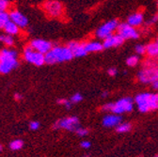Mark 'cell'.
I'll list each match as a JSON object with an SVG mask.
<instances>
[{"instance_id": "cell-20", "label": "cell", "mask_w": 158, "mask_h": 157, "mask_svg": "<svg viewBox=\"0 0 158 157\" xmlns=\"http://www.w3.org/2000/svg\"><path fill=\"white\" fill-rule=\"evenodd\" d=\"M131 129H132V125L131 123H128V122H122L116 127V131L120 134L128 133L129 131H131Z\"/></svg>"}, {"instance_id": "cell-15", "label": "cell", "mask_w": 158, "mask_h": 157, "mask_svg": "<svg viewBox=\"0 0 158 157\" xmlns=\"http://www.w3.org/2000/svg\"><path fill=\"white\" fill-rule=\"evenodd\" d=\"M122 117L117 114H109L104 117L103 119V125L106 128L117 127L120 123H122Z\"/></svg>"}, {"instance_id": "cell-16", "label": "cell", "mask_w": 158, "mask_h": 157, "mask_svg": "<svg viewBox=\"0 0 158 157\" xmlns=\"http://www.w3.org/2000/svg\"><path fill=\"white\" fill-rule=\"evenodd\" d=\"M143 20H144V16L143 13L141 12H135L133 14H131L128 18H127V24L136 27H139L143 24Z\"/></svg>"}, {"instance_id": "cell-2", "label": "cell", "mask_w": 158, "mask_h": 157, "mask_svg": "<svg viewBox=\"0 0 158 157\" xmlns=\"http://www.w3.org/2000/svg\"><path fill=\"white\" fill-rule=\"evenodd\" d=\"M73 57V55L68 46H54L45 55V63L56 64L69 61Z\"/></svg>"}, {"instance_id": "cell-21", "label": "cell", "mask_w": 158, "mask_h": 157, "mask_svg": "<svg viewBox=\"0 0 158 157\" xmlns=\"http://www.w3.org/2000/svg\"><path fill=\"white\" fill-rule=\"evenodd\" d=\"M0 42L3 43L7 46H12L14 44V39L10 35H1L0 36Z\"/></svg>"}, {"instance_id": "cell-30", "label": "cell", "mask_w": 158, "mask_h": 157, "mask_svg": "<svg viewBox=\"0 0 158 157\" xmlns=\"http://www.w3.org/2000/svg\"><path fill=\"white\" fill-rule=\"evenodd\" d=\"M28 126H29V129H30V130H32V131H37V130L40 128V126H41V124H40V122H37V121H33V122H29Z\"/></svg>"}, {"instance_id": "cell-35", "label": "cell", "mask_w": 158, "mask_h": 157, "mask_svg": "<svg viewBox=\"0 0 158 157\" xmlns=\"http://www.w3.org/2000/svg\"><path fill=\"white\" fill-rule=\"evenodd\" d=\"M108 95V92H106V91H105L103 94H102V97H106Z\"/></svg>"}, {"instance_id": "cell-9", "label": "cell", "mask_w": 158, "mask_h": 157, "mask_svg": "<svg viewBox=\"0 0 158 157\" xmlns=\"http://www.w3.org/2000/svg\"><path fill=\"white\" fill-rule=\"evenodd\" d=\"M117 33L120 35L123 40H136L139 38V32L135 27L128 25L127 23L118 24L117 27Z\"/></svg>"}, {"instance_id": "cell-10", "label": "cell", "mask_w": 158, "mask_h": 157, "mask_svg": "<svg viewBox=\"0 0 158 157\" xmlns=\"http://www.w3.org/2000/svg\"><path fill=\"white\" fill-rule=\"evenodd\" d=\"M118 26V22L117 20H110L106 23L103 24L100 27H98L96 30V37L99 39L105 40L106 38L111 36L114 34L115 31H117V27Z\"/></svg>"}, {"instance_id": "cell-34", "label": "cell", "mask_w": 158, "mask_h": 157, "mask_svg": "<svg viewBox=\"0 0 158 157\" xmlns=\"http://www.w3.org/2000/svg\"><path fill=\"white\" fill-rule=\"evenodd\" d=\"M152 88H153L154 89H157V90H158V81L152 83Z\"/></svg>"}, {"instance_id": "cell-23", "label": "cell", "mask_w": 158, "mask_h": 157, "mask_svg": "<svg viewBox=\"0 0 158 157\" xmlns=\"http://www.w3.org/2000/svg\"><path fill=\"white\" fill-rule=\"evenodd\" d=\"M9 21H10V13H8L7 11L0 12V28H3Z\"/></svg>"}, {"instance_id": "cell-24", "label": "cell", "mask_w": 158, "mask_h": 157, "mask_svg": "<svg viewBox=\"0 0 158 157\" xmlns=\"http://www.w3.org/2000/svg\"><path fill=\"white\" fill-rule=\"evenodd\" d=\"M138 61H139L138 56H131L126 60V64L130 67H135L138 64Z\"/></svg>"}, {"instance_id": "cell-18", "label": "cell", "mask_w": 158, "mask_h": 157, "mask_svg": "<svg viewBox=\"0 0 158 157\" xmlns=\"http://www.w3.org/2000/svg\"><path fill=\"white\" fill-rule=\"evenodd\" d=\"M86 49L88 53H96L100 52L104 49L103 43L99 42H89L86 43Z\"/></svg>"}, {"instance_id": "cell-37", "label": "cell", "mask_w": 158, "mask_h": 157, "mask_svg": "<svg viewBox=\"0 0 158 157\" xmlns=\"http://www.w3.org/2000/svg\"><path fill=\"white\" fill-rule=\"evenodd\" d=\"M155 43H157V44H158V38H157V39H156V41H155Z\"/></svg>"}, {"instance_id": "cell-14", "label": "cell", "mask_w": 158, "mask_h": 157, "mask_svg": "<svg viewBox=\"0 0 158 157\" xmlns=\"http://www.w3.org/2000/svg\"><path fill=\"white\" fill-rule=\"evenodd\" d=\"M123 42H124L123 39L117 33V34H113V35L106 38L103 42V46L106 49L118 47V46H121L123 43Z\"/></svg>"}, {"instance_id": "cell-27", "label": "cell", "mask_w": 158, "mask_h": 157, "mask_svg": "<svg viewBox=\"0 0 158 157\" xmlns=\"http://www.w3.org/2000/svg\"><path fill=\"white\" fill-rule=\"evenodd\" d=\"M10 7L9 0H0V12L6 11Z\"/></svg>"}, {"instance_id": "cell-28", "label": "cell", "mask_w": 158, "mask_h": 157, "mask_svg": "<svg viewBox=\"0 0 158 157\" xmlns=\"http://www.w3.org/2000/svg\"><path fill=\"white\" fill-rule=\"evenodd\" d=\"M57 104L61 105H64L67 109H70L72 107V102L68 99H58L57 100Z\"/></svg>"}, {"instance_id": "cell-39", "label": "cell", "mask_w": 158, "mask_h": 157, "mask_svg": "<svg viewBox=\"0 0 158 157\" xmlns=\"http://www.w3.org/2000/svg\"><path fill=\"white\" fill-rule=\"evenodd\" d=\"M157 7H158V3H157ZM157 15H158V14H157Z\"/></svg>"}, {"instance_id": "cell-38", "label": "cell", "mask_w": 158, "mask_h": 157, "mask_svg": "<svg viewBox=\"0 0 158 157\" xmlns=\"http://www.w3.org/2000/svg\"><path fill=\"white\" fill-rule=\"evenodd\" d=\"M82 157H89V155H87V154H86V155H83Z\"/></svg>"}, {"instance_id": "cell-6", "label": "cell", "mask_w": 158, "mask_h": 157, "mask_svg": "<svg viewBox=\"0 0 158 157\" xmlns=\"http://www.w3.org/2000/svg\"><path fill=\"white\" fill-rule=\"evenodd\" d=\"M24 58L25 60L35 66H43L45 63V55L35 51L30 45L25 48Z\"/></svg>"}, {"instance_id": "cell-22", "label": "cell", "mask_w": 158, "mask_h": 157, "mask_svg": "<svg viewBox=\"0 0 158 157\" xmlns=\"http://www.w3.org/2000/svg\"><path fill=\"white\" fill-rule=\"evenodd\" d=\"M23 146H24V141L21 140V139H15V140H12L10 143V148L12 151H19V150H21L23 148Z\"/></svg>"}, {"instance_id": "cell-3", "label": "cell", "mask_w": 158, "mask_h": 157, "mask_svg": "<svg viewBox=\"0 0 158 157\" xmlns=\"http://www.w3.org/2000/svg\"><path fill=\"white\" fill-rule=\"evenodd\" d=\"M18 54L14 50L2 49L0 51V73H9L18 66Z\"/></svg>"}, {"instance_id": "cell-19", "label": "cell", "mask_w": 158, "mask_h": 157, "mask_svg": "<svg viewBox=\"0 0 158 157\" xmlns=\"http://www.w3.org/2000/svg\"><path fill=\"white\" fill-rule=\"evenodd\" d=\"M146 54L150 57H158V44L154 43H151L146 46Z\"/></svg>"}, {"instance_id": "cell-40", "label": "cell", "mask_w": 158, "mask_h": 157, "mask_svg": "<svg viewBox=\"0 0 158 157\" xmlns=\"http://www.w3.org/2000/svg\"><path fill=\"white\" fill-rule=\"evenodd\" d=\"M156 157H158V155H157V156H156Z\"/></svg>"}, {"instance_id": "cell-31", "label": "cell", "mask_w": 158, "mask_h": 157, "mask_svg": "<svg viewBox=\"0 0 158 157\" xmlns=\"http://www.w3.org/2000/svg\"><path fill=\"white\" fill-rule=\"evenodd\" d=\"M80 146H81V148L88 150V149H89V148H90L91 143H90L89 141H88V140H84V141H82V142L80 143Z\"/></svg>"}, {"instance_id": "cell-33", "label": "cell", "mask_w": 158, "mask_h": 157, "mask_svg": "<svg viewBox=\"0 0 158 157\" xmlns=\"http://www.w3.org/2000/svg\"><path fill=\"white\" fill-rule=\"evenodd\" d=\"M14 99L16 101H20V100H22L23 99V96L21 94H19V93H15L14 94Z\"/></svg>"}, {"instance_id": "cell-13", "label": "cell", "mask_w": 158, "mask_h": 157, "mask_svg": "<svg viewBox=\"0 0 158 157\" xmlns=\"http://www.w3.org/2000/svg\"><path fill=\"white\" fill-rule=\"evenodd\" d=\"M70 50L72 51L73 57H82L85 56L87 54H89L87 52L86 49V43H77V42H71L68 43L67 45Z\"/></svg>"}, {"instance_id": "cell-12", "label": "cell", "mask_w": 158, "mask_h": 157, "mask_svg": "<svg viewBox=\"0 0 158 157\" xmlns=\"http://www.w3.org/2000/svg\"><path fill=\"white\" fill-rule=\"evenodd\" d=\"M10 20L16 24L20 28H25L28 25L27 18L19 10H13L10 12Z\"/></svg>"}, {"instance_id": "cell-32", "label": "cell", "mask_w": 158, "mask_h": 157, "mask_svg": "<svg viewBox=\"0 0 158 157\" xmlns=\"http://www.w3.org/2000/svg\"><path fill=\"white\" fill-rule=\"evenodd\" d=\"M117 72H118V71H117L116 68H110V69H108V71H107V73H108L110 76H115V75H117Z\"/></svg>"}, {"instance_id": "cell-25", "label": "cell", "mask_w": 158, "mask_h": 157, "mask_svg": "<svg viewBox=\"0 0 158 157\" xmlns=\"http://www.w3.org/2000/svg\"><path fill=\"white\" fill-rule=\"evenodd\" d=\"M82 100H83V96L80 93H75L70 98V101L72 102V104H78Z\"/></svg>"}, {"instance_id": "cell-7", "label": "cell", "mask_w": 158, "mask_h": 157, "mask_svg": "<svg viewBox=\"0 0 158 157\" xmlns=\"http://www.w3.org/2000/svg\"><path fill=\"white\" fill-rule=\"evenodd\" d=\"M138 80L143 84H150L158 81V67L148 66L138 72Z\"/></svg>"}, {"instance_id": "cell-11", "label": "cell", "mask_w": 158, "mask_h": 157, "mask_svg": "<svg viewBox=\"0 0 158 157\" xmlns=\"http://www.w3.org/2000/svg\"><path fill=\"white\" fill-rule=\"evenodd\" d=\"M35 51L42 53L44 55H46L52 48V43L48 41L45 40H42V39H37V40H33L30 42L29 44Z\"/></svg>"}, {"instance_id": "cell-1", "label": "cell", "mask_w": 158, "mask_h": 157, "mask_svg": "<svg viewBox=\"0 0 158 157\" xmlns=\"http://www.w3.org/2000/svg\"><path fill=\"white\" fill-rule=\"evenodd\" d=\"M137 109L141 113L158 109V93L144 92L137 94L135 98Z\"/></svg>"}, {"instance_id": "cell-36", "label": "cell", "mask_w": 158, "mask_h": 157, "mask_svg": "<svg viewBox=\"0 0 158 157\" xmlns=\"http://www.w3.org/2000/svg\"><path fill=\"white\" fill-rule=\"evenodd\" d=\"M3 151V146L0 144V151Z\"/></svg>"}, {"instance_id": "cell-29", "label": "cell", "mask_w": 158, "mask_h": 157, "mask_svg": "<svg viewBox=\"0 0 158 157\" xmlns=\"http://www.w3.org/2000/svg\"><path fill=\"white\" fill-rule=\"evenodd\" d=\"M137 55H144L146 54V46L142 44H137L135 48Z\"/></svg>"}, {"instance_id": "cell-4", "label": "cell", "mask_w": 158, "mask_h": 157, "mask_svg": "<svg viewBox=\"0 0 158 157\" xmlns=\"http://www.w3.org/2000/svg\"><path fill=\"white\" fill-rule=\"evenodd\" d=\"M134 109V101L130 97H124L115 103H109L103 105L102 110L113 114L122 115L125 112H131Z\"/></svg>"}, {"instance_id": "cell-8", "label": "cell", "mask_w": 158, "mask_h": 157, "mask_svg": "<svg viewBox=\"0 0 158 157\" xmlns=\"http://www.w3.org/2000/svg\"><path fill=\"white\" fill-rule=\"evenodd\" d=\"M43 10L51 18H59L63 14V6L56 0H50L44 3Z\"/></svg>"}, {"instance_id": "cell-17", "label": "cell", "mask_w": 158, "mask_h": 157, "mask_svg": "<svg viewBox=\"0 0 158 157\" xmlns=\"http://www.w3.org/2000/svg\"><path fill=\"white\" fill-rule=\"evenodd\" d=\"M3 29L5 30L6 34L8 35H10V36H14V35H17L20 31V27L14 24L13 22H11L10 20L5 25V27H3Z\"/></svg>"}, {"instance_id": "cell-5", "label": "cell", "mask_w": 158, "mask_h": 157, "mask_svg": "<svg viewBox=\"0 0 158 157\" xmlns=\"http://www.w3.org/2000/svg\"><path fill=\"white\" fill-rule=\"evenodd\" d=\"M78 127H80V123H79L78 118L74 116L66 117L63 118V119L58 120L53 125V129L55 130L62 129L69 132H75L78 129Z\"/></svg>"}, {"instance_id": "cell-26", "label": "cell", "mask_w": 158, "mask_h": 157, "mask_svg": "<svg viewBox=\"0 0 158 157\" xmlns=\"http://www.w3.org/2000/svg\"><path fill=\"white\" fill-rule=\"evenodd\" d=\"M75 133H76V134H77L78 136H80V137H84V136H86V135H88V134H89V131L87 128L78 127V129L75 131Z\"/></svg>"}]
</instances>
